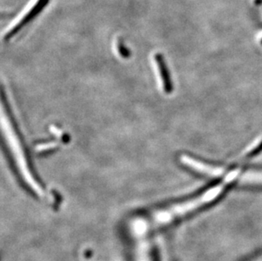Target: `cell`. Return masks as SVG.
Returning <instances> with one entry per match:
<instances>
[{
    "mask_svg": "<svg viewBox=\"0 0 262 261\" xmlns=\"http://www.w3.org/2000/svg\"><path fill=\"white\" fill-rule=\"evenodd\" d=\"M154 66H155L157 79H158L159 83L161 85V89H163V91L166 93H170L171 91V81L169 79L166 64L161 55L156 54L154 56Z\"/></svg>",
    "mask_w": 262,
    "mask_h": 261,
    "instance_id": "3",
    "label": "cell"
},
{
    "mask_svg": "<svg viewBox=\"0 0 262 261\" xmlns=\"http://www.w3.org/2000/svg\"><path fill=\"white\" fill-rule=\"evenodd\" d=\"M251 261H262V255H260V256L257 257L256 259H253V260Z\"/></svg>",
    "mask_w": 262,
    "mask_h": 261,
    "instance_id": "5",
    "label": "cell"
},
{
    "mask_svg": "<svg viewBox=\"0 0 262 261\" xmlns=\"http://www.w3.org/2000/svg\"><path fill=\"white\" fill-rule=\"evenodd\" d=\"M50 0H35V2L30 5L28 10L24 12L23 16L8 30V32L5 33V37L6 39H9L13 37L14 35L16 34L18 32H20L23 27L29 24L33 19L37 17L42 10H45L46 5L49 4Z\"/></svg>",
    "mask_w": 262,
    "mask_h": 261,
    "instance_id": "2",
    "label": "cell"
},
{
    "mask_svg": "<svg viewBox=\"0 0 262 261\" xmlns=\"http://www.w3.org/2000/svg\"><path fill=\"white\" fill-rule=\"evenodd\" d=\"M1 123L5 140L7 142L9 148L12 153L15 165L23 181L25 182L26 184H28L30 189L33 191L36 194L42 196L45 194L43 188L32 174V169L30 168L28 158L26 156L25 149L23 148V143L20 142L17 133L15 132V127L13 126L10 116L6 112L4 103L1 108Z\"/></svg>",
    "mask_w": 262,
    "mask_h": 261,
    "instance_id": "1",
    "label": "cell"
},
{
    "mask_svg": "<svg viewBox=\"0 0 262 261\" xmlns=\"http://www.w3.org/2000/svg\"><path fill=\"white\" fill-rule=\"evenodd\" d=\"M58 143L56 142H50V143H41L36 147V150L37 152H46V151L52 150L55 148H57Z\"/></svg>",
    "mask_w": 262,
    "mask_h": 261,
    "instance_id": "4",
    "label": "cell"
}]
</instances>
